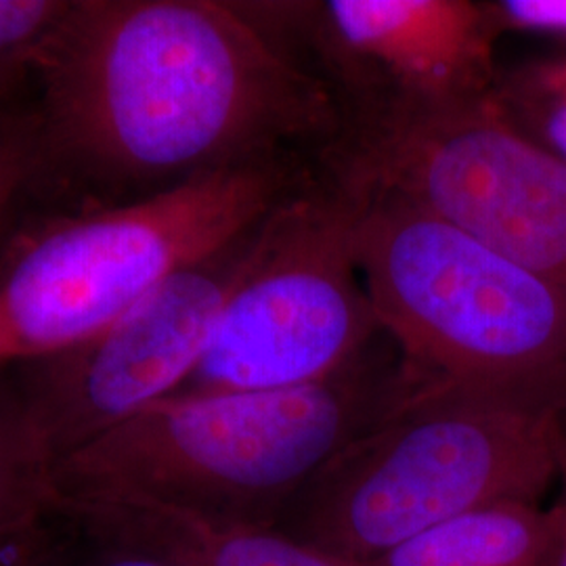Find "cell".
I'll return each mask as SVG.
<instances>
[{"mask_svg": "<svg viewBox=\"0 0 566 566\" xmlns=\"http://www.w3.org/2000/svg\"><path fill=\"white\" fill-rule=\"evenodd\" d=\"M41 191L133 202L233 164L317 151L343 126L327 82L227 0H72L34 93Z\"/></svg>", "mask_w": 566, "mask_h": 566, "instance_id": "obj_1", "label": "cell"}, {"mask_svg": "<svg viewBox=\"0 0 566 566\" xmlns=\"http://www.w3.org/2000/svg\"><path fill=\"white\" fill-rule=\"evenodd\" d=\"M413 390L385 334L319 382L156 401L60 460L55 489L137 497L229 525L277 526L322 465Z\"/></svg>", "mask_w": 566, "mask_h": 566, "instance_id": "obj_2", "label": "cell"}, {"mask_svg": "<svg viewBox=\"0 0 566 566\" xmlns=\"http://www.w3.org/2000/svg\"><path fill=\"white\" fill-rule=\"evenodd\" d=\"M343 189L365 290L407 376L566 420L565 294L413 203Z\"/></svg>", "mask_w": 566, "mask_h": 566, "instance_id": "obj_3", "label": "cell"}, {"mask_svg": "<svg viewBox=\"0 0 566 566\" xmlns=\"http://www.w3.org/2000/svg\"><path fill=\"white\" fill-rule=\"evenodd\" d=\"M313 177L315 164L294 151L25 224L0 248V374L93 336L175 273L248 235Z\"/></svg>", "mask_w": 566, "mask_h": 566, "instance_id": "obj_4", "label": "cell"}, {"mask_svg": "<svg viewBox=\"0 0 566 566\" xmlns=\"http://www.w3.org/2000/svg\"><path fill=\"white\" fill-rule=\"evenodd\" d=\"M566 420L447 388H416L344 446L283 512L280 528L344 566L483 507L544 504Z\"/></svg>", "mask_w": 566, "mask_h": 566, "instance_id": "obj_5", "label": "cell"}, {"mask_svg": "<svg viewBox=\"0 0 566 566\" xmlns=\"http://www.w3.org/2000/svg\"><path fill=\"white\" fill-rule=\"evenodd\" d=\"M317 168L346 189L422 208L566 296V166L518 130L495 93L344 112Z\"/></svg>", "mask_w": 566, "mask_h": 566, "instance_id": "obj_6", "label": "cell"}, {"mask_svg": "<svg viewBox=\"0 0 566 566\" xmlns=\"http://www.w3.org/2000/svg\"><path fill=\"white\" fill-rule=\"evenodd\" d=\"M385 338L353 243V200L315 177L256 227L200 365L170 397L319 382Z\"/></svg>", "mask_w": 566, "mask_h": 566, "instance_id": "obj_7", "label": "cell"}, {"mask_svg": "<svg viewBox=\"0 0 566 566\" xmlns=\"http://www.w3.org/2000/svg\"><path fill=\"white\" fill-rule=\"evenodd\" d=\"M254 231L175 273L82 343L9 369L55 464L181 388L210 346Z\"/></svg>", "mask_w": 566, "mask_h": 566, "instance_id": "obj_8", "label": "cell"}, {"mask_svg": "<svg viewBox=\"0 0 566 566\" xmlns=\"http://www.w3.org/2000/svg\"><path fill=\"white\" fill-rule=\"evenodd\" d=\"M245 20L332 86L344 112L437 107L495 93L497 39L474 0L235 2Z\"/></svg>", "mask_w": 566, "mask_h": 566, "instance_id": "obj_9", "label": "cell"}, {"mask_svg": "<svg viewBox=\"0 0 566 566\" xmlns=\"http://www.w3.org/2000/svg\"><path fill=\"white\" fill-rule=\"evenodd\" d=\"M91 542L135 547L177 566H344L275 526L229 525L137 497L57 495Z\"/></svg>", "mask_w": 566, "mask_h": 566, "instance_id": "obj_10", "label": "cell"}, {"mask_svg": "<svg viewBox=\"0 0 566 566\" xmlns=\"http://www.w3.org/2000/svg\"><path fill=\"white\" fill-rule=\"evenodd\" d=\"M55 460L23 403L11 371L0 374V566L46 558L49 531L63 521Z\"/></svg>", "mask_w": 566, "mask_h": 566, "instance_id": "obj_11", "label": "cell"}, {"mask_svg": "<svg viewBox=\"0 0 566 566\" xmlns=\"http://www.w3.org/2000/svg\"><path fill=\"white\" fill-rule=\"evenodd\" d=\"M546 504L506 502L434 526L365 566H546Z\"/></svg>", "mask_w": 566, "mask_h": 566, "instance_id": "obj_12", "label": "cell"}, {"mask_svg": "<svg viewBox=\"0 0 566 566\" xmlns=\"http://www.w3.org/2000/svg\"><path fill=\"white\" fill-rule=\"evenodd\" d=\"M72 0H0V120L32 107L44 44Z\"/></svg>", "mask_w": 566, "mask_h": 566, "instance_id": "obj_13", "label": "cell"}, {"mask_svg": "<svg viewBox=\"0 0 566 566\" xmlns=\"http://www.w3.org/2000/svg\"><path fill=\"white\" fill-rule=\"evenodd\" d=\"M495 95L518 130L566 166V51L502 70Z\"/></svg>", "mask_w": 566, "mask_h": 566, "instance_id": "obj_14", "label": "cell"}, {"mask_svg": "<svg viewBox=\"0 0 566 566\" xmlns=\"http://www.w3.org/2000/svg\"><path fill=\"white\" fill-rule=\"evenodd\" d=\"M41 193V147L34 107L0 120V243L21 200Z\"/></svg>", "mask_w": 566, "mask_h": 566, "instance_id": "obj_15", "label": "cell"}, {"mask_svg": "<svg viewBox=\"0 0 566 566\" xmlns=\"http://www.w3.org/2000/svg\"><path fill=\"white\" fill-rule=\"evenodd\" d=\"M483 9L497 41L504 34H528L566 44V0H491Z\"/></svg>", "mask_w": 566, "mask_h": 566, "instance_id": "obj_16", "label": "cell"}, {"mask_svg": "<svg viewBox=\"0 0 566 566\" xmlns=\"http://www.w3.org/2000/svg\"><path fill=\"white\" fill-rule=\"evenodd\" d=\"M556 500L547 507L549 542H547L546 566H566V424L558 441V476Z\"/></svg>", "mask_w": 566, "mask_h": 566, "instance_id": "obj_17", "label": "cell"}, {"mask_svg": "<svg viewBox=\"0 0 566 566\" xmlns=\"http://www.w3.org/2000/svg\"><path fill=\"white\" fill-rule=\"evenodd\" d=\"M88 542V549L70 566H177L160 556L147 554L135 547L114 546L103 542Z\"/></svg>", "mask_w": 566, "mask_h": 566, "instance_id": "obj_18", "label": "cell"}]
</instances>
